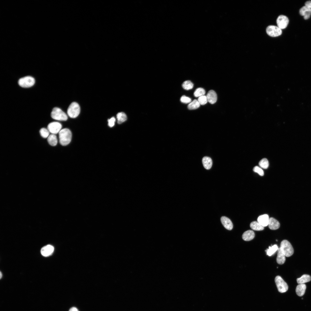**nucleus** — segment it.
<instances>
[{"instance_id": "nucleus-33", "label": "nucleus", "mask_w": 311, "mask_h": 311, "mask_svg": "<svg viewBox=\"0 0 311 311\" xmlns=\"http://www.w3.org/2000/svg\"><path fill=\"white\" fill-rule=\"evenodd\" d=\"M115 119L114 117H112L108 119V126L110 127H113L115 124Z\"/></svg>"}, {"instance_id": "nucleus-21", "label": "nucleus", "mask_w": 311, "mask_h": 311, "mask_svg": "<svg viewBox=\"0 0 311 311\" xmlns=\"http://www.w3.org/2000/svg\"><path fill=\"white\" fill-rule=\"evenodd\" d=\"M311 280V278L309 275L304 274L301 276V277L297 278V281L298 284H304L305 283L310 281Z\"/></svg>"}, {"instance_id": "nucleus-27", "label": "nucleus", "mask_w": 311, "mask_h": 311, "mask_svg": "<svg viewBox=\"0 0 311 311\" xmlns=\"http://www.w3.org/2000/svg\"><path fill=\"white\" fill-rule=\"evenodd\" d=\"M205 94V91L203 88H199L196 89L194 93V95L195 97H199L204 96Z\"/></svg>"}, {"instance_id": "nucleus-23", "label": "nucleus", "mask_w": 311, "mask_h": 311, "mask_svg": "<svg viewBox=\"0 0 311 311\" xmlns=\"http://www.w3.org/2000/svg\"><path fill=\"white\" fill-rule=\"evenodd\" d=\"M116 117L118 124H121L125 122L127 119V117L126 114L123 112L118 113L116 115Z\"/></svg>"}, {"instance_id": "nucleus-10", "label": "nucleus", "mask_w": 311, "mask_h": 311, "mask_svg": "<svg viewBox=\"0 0 311 311\" xmlns=\"http://www.w3.org/2000/svg\"><path fill=\"white\" fill-rule=\"evenodd\" d=\"M54 249V247L52 246L47 245L41 249V253L43 256L45 257H48L52 254Z\"/></svg>"}, {"instance_id": "nucleus-11", "label": "nucleus", "mask_w": 311, "mask_h": 311, "mask_svg": "<svg viewBox=\"0 0 311 311\" xmlns=\"http://www.w3.org/2000/svg\"><path fill=\"white\" fill-rule=\"evenodd\" d=\"M300 14L304 17L305 20L309 18L311 15V9L305 5L302 7L300 9Z\"/></svg>"}, {"instance_id": "nucleus-34", "label": "nucleus", "mask_w": 311, "mask_h": 311, "mask_svg": "<svg viewBox=\"0 0 311 311\" xmlns=\"http://www.w3.org/2000/svg\"><path fill=\"white\" fill-rule=\"evenodd\" d=\"M305 5L309 7L311 9V0L306 2L305 3Z\"/></svg>"}, {"instance_id": "nucleus-36", "label": "nucleus", "mask_w": 311, "mask_h": 311, "mask_svg": "<svg viewBox=\"0 0 311 311\" xmlns=\"http://www.w3.org/2000/svg\"><path fill=\"white\" fill-rule=\"evenodd\" d=\"M2 274L1 272H0V279L2 277Z\"/></svg>"}, {"instance_id": "nucleus-13", "label": "nucleus", "mask_w": 311, "mask_h": 311, "mask_svg": "<svg viewBox=\"0 0 311 311\" xmlns=\"http://www.w3.org/2000/svg\"><path fill=\"white\" fill-rule=\"evenodd\" d=\"M269 218L267 214H264L260 215L257 219V221L262 226L266 227L268 226Z\"/></svg>"}, {"instance_id": "nucleus-18", "label": "nucleus", "mask_w": 311, "mask_h": 311, "mask_svg": "<svg viewBox=\"0 0 311 311\" xmlns=\"http://www.w3.org/2000/svg\"><path fill=\"white\" fill-rule=\"evenodd\" d=\"M202 163L204 168L207 170L210 169L212 165V160L208 157H204L202 159Z\"/></svg>"}, {"instance_id": "nucleus-31", "label": "nucleus", "mask_w": 311, "mask_h": 311, "mask_svg": "<svg viewBox=\"0 0 311 311\" xmlns=\"http://www.w3.org/2000/svg\"><path fill=\"white\" fill-rule=\"evenodd\" d=\"M180 101L182 103L187 104L191 103V100L190 98L183 95L181 98Z\"/></svg>"}, {"instance_id": "nucleus-2", "label": "nucleus", "mask_w": 311, "mask_h": 311, "mask_svg": "<svg viewBox=\"0 0 311 311\" xmlns=\"http://www.w3.org/2000/svg\"><path fill=\"white\" fill-rule=\"evenodd\" d=\"M51 115L53 119L57 120L65 121L68 119L66 113L60 108L57 107H55L52 109Z\"/></svg>"}, {"instance_id": "nucleus-28", "label": "nucleus", "mask_w": 311, "mask_h": 311, "mask_svg": "<svg viewBox=\"0 0 311 311\" xmlns=\"http://www.w3.org/2000/svg\"><path fill=\"white\" fill-rule=\"evenodd\" d=\"M259 166L264 169H267L269 166V163L268 160L266 158L262 159L259 162Z\"/></svg>"}, {"instance_id": "nucleus-16", "label": "nucleus", "mask_w": 311, "mask_h": 311, "mask_svg": "<svg viewBox=\"0 0 311 311\" xmlns=\"http://www.w3.org/2000/svg\"><path fill=\"white\" fill-rule=\"evenodd\" d=\"M255 236L254 232L251 230L244 232L242 236L243 239L245 241H249L254 238Z\"/></svg>"}, {"instance_id": "nucleus-14", "label": "nucleus", "mask_w": 311, "mask_h": 311, "mask_svg": "<svg viewBox=\"0 0 311 311\" xmlns=\"http://www.w3.org/2000/svg\"><path fill=\"white\" fill-rule=\"evenodd\" d=\"M221 220L222 224L226 229L229 230L232 229L233 224L229 218L225 216H223L221 218Z\"/></svg>"}, {"instance_id": "nucleus-20", "label": "nucleus", "mask_w": 311, "mask_h": 311, "mask_svg": "<svg viewBox=\"0 0 311 311\" xmlns=\"http://www.w3.org/2000/svg\"><path fill=\"white\" fill-rule=\"evenodd\" d=\"M47 141L51 146H54L56 145L58 143V139L55 134H50L47 138Z\"/></svg>"}, {"instance_id": "nucleus-8", "label": "nucleus", "mask_w": 311, "mask_h": 311, "mask_svg": "<svg viewBox=\"0 0 311 311\" xmlns=\"http://www.w3.org/2000/svg\"><path fill=\"white\" fill-rule=\"evenodd\" d=\"M61 124L58 122H52L49 124L47 126V129L52 134H56L58 133L62 129Z\"/></svg>"}, {"instance_id": "nucleus-9", "label": "nucleus", "mask_w": 311, "mask_h": 311, "mask_svg": "<svg viewBox=\"0 0 311 311\" xmlns=\"http://www.w3.org/2000/svg\"><path fill=\"white\" fill-rule=\"evenodd\" d=\"M289 22L288 18L285 16H279L276 20V23L278 26L281 29H285L287 27Z\"/></svg>"}, {"instance_id": "nucleus-22", "label": "nucleus", "mask_w": 311, "mask_h": 311, "mask_svg": "<svg viewBox=\"0 0 311 311\" xmlns=\"http://www.w3.org/2000/svg\"><path fill=\"white\" fill-rule=\"evenodd\" d=\"M278 248L276 244H274L271 246H269V248L265 250L267 255L270 256L277 251Z\"/></svg>"}, {"instance_id": "nucleus-12", "label": "nucleus", "mask_w": 311, "mask_h": 311, "mask_svg": "<svg viewBox=\"0 0 311 311\" xmlns=\"http://www.w3.org/2000/svg\"><path fill=\"white\" fill-rule=\"evenodd\" d=\"M206 97L208 102L211 104H213L217 101V96L216 92L213 90H209L208 92Z\"/></svg>"}, {"instance_id": "nucleus-25", "label": "nucleus", "mask_w": 311, "mask_h": 311, "mask_svg": "<svg viewBox=\"0 0 311 311\" xmlns=\"http://www.w3.org/2000/svg\"><path fill=\"white\" fill-rule=\"evenodd\" d=\"M200 105V104L198 101L194 99L188 105L187 107L189 110L195 109L198 108Z\"/></svg>"}, {"instance_id": "nucleus-29", "label": "nucleus", "mask_w": 311, "mask_h": 311, "mask_svg": "<svg viewBox=\"0 0 311 311\" xmlns=\"http://www.w3.org/2000/svg\"><path fill=\"white\" fill-rule=\"evenodd\" d=\"M39 133L41 136L44 138H48L49 136L50 132L48 129L43 128L40 129Z\"/></svg>"}, {"instance_id": "nucleus-19", "label": "nucleus", "mask_w": 311, "mask_h": 311, "mask_svg": "<svg viewBox=\"0 0 311 311\" xmlns=\"http://www.w3.org/2000/svg\"><path fill=\"white\" fill-rule=\"evenodd\" d=\"M306 289V286L305 284H299L296 288L297 294L299 296H302L305 293Z\"/></svg>"}, {"instance_id": "nucleus-6", "label": "nucleus", "mask_w": 311, "mask_h": 311, "mask_svg": "<svg viewBox=\"0 0 311 311\" xmlns=\"http://www.w3.org/2000/svg\"><path fill=\"white\" fill-rule=\"evenodd\" d=\"M275 281L278 290L280 292L283 293L287 291L288 288V285L281 276H276L275 278Z\"/></svg>"}, {"instance_id": "nucleus-32", "label": "nucleus", "mask_w": 311, "mask_h": 311, "mask_svg": "<svg viewBox=\"0 0 311 311\" xmlns=\"http://www.w3.org/2000/svg\"><path fill=\"white\" fill-rule=\"evenodd\" d=\"M253 171L257 173L261 176H263L264 175V172L263 170L257 166H255L254 167Z\"/></svg>"}, {"instance_id": "nucleus-17", "label": "nucleus", "mask_w": 311, "mask_h": 311, "mask_svg": "<svg viewBox=\"0 0 311 311\" xmlns=\"http://www.w3.org/2000/svg\"><path fill=\"white\" fill-rule=\"evenodd\" d=\"M285 257L280 247L277 250V255L276 257L277 263L280 265L284 264L286 260Z\"/></svg>"}, {"instance_id": "nucleus-4", "label": "nucleus", "mask_w": 311, "mask_h": 311, "mask_svg": "<svg viewBox=\"0 0 311 311\" xmlns=\"http://www.w3.org/2000/svg\"><path fill=\"white\" fill-rule=\"evenodd\" d=\"M80 106L77 103L73 102L69 107L67 111L68 116L72 118L77 117L80 113Z\"/></svg>"}, {"instance_id": "nucleus-15", "label": "nucleus", "mask_w": 311, "mask_h": 311, "mask_svg": "<svg viewBox=\"0 0 311 311\" xmlns=\"http://www.w3.org/2000/svg\"><path fill=\"white\" fill-rule=\"evenodd\" d=\"M268 226L269 228L272 230H276L279 228L280 224L279 222L273 217L269 218Z\"/></svg>"}, {"instance_id": "nucleus-1", "label": "nucleus", "mask_w": 311, "mask_h": 311, "mask_svg": "<svg viewBox=\"0 0 311 311\" xmlns=\"http://www.w3.org/2000/svg\"><path fill=\"white\" fill-rule=\"evenodd\" d=\"M59 142L62 146H66L70 142L72 133L69 129L67 128L62 129L58 133Z\"/></svg>"}, {"instance_id": "nucleus-5", "label": "nucleus", "mask_w": 311, "mask_h": 311, "mask_svg": "<svg viewBox=\"0 0 311 311\" xmlns=\"http://www.w3.org/2000/svg\"><path fill=\"white\" fill-rule=\"evenodd\" d=\"M34 78L31 76H26L20 78L18 81L19 85L23 88H27L33 86L35 83Z\"/></svg>"}, {"instance_id": "nucleus-3", "label": "nucleus", "mask_w": 311, "mask_h": 311, "mask_svg": "<svg viewBox=\"0 0 311 311\" xmlns=\"http://www.w3.org/2000/svg\"><path fill=\"white\" fill-rule=\"evenodd\" d=\"M280 248L286 257L291 256L294 253V250L292 245L287 240H283L281 242Z\"/></svg>"}, {"instance_id": "nucleus-35", "label": "nucleus", "mask_w": 311, "mask_h": 311, "mask_svg": "<svg viewBox=\"0 0 311 311\" xmlns=\"http://www.w3.org/2000/svg\"><path fill=\"white\" fill-rule=\"evenodd\" d=\"M69 311H79L77 308L75 307H73L71 308Z\"/></svg>"}, {"instance_id": "nucleus-24", "label": "nucleus", "mask_w": 311, "mask_h": 311, "mask_svg": "<svg viewBox=\"0 0 311 311\" xmlns=\"http://www.w3.org/2000/svg\"><path fill=\"white\" fill-rule=\"evenodd\" d=\"M250 227L252 230L256 231L262 230L264 229V227L257 221H253L251 223Z\"/></svg>"}, {"instance_id": "nucleus-30", "label": "nucleus", "mask_w": 311, "mask_h": 311, "mask_svg": "<svg viewBox=\"0 0 311 311\" xmlns=\"http://www.w3.org/2000/svg\"><path fill=\"white\" fill-rule=\"evenodd\" d=\"M198 100L200 105H205L208 102L206 96L205 95L199 97Z\"/></svg>"}, {"instance_id": "nucleus-7", "label": "nucleus", "mask_w": 311, "mask_h": 311, "mask_svg": "<svg viewBox=\"0 0 311 311\" xmlns=\"http://www.w3.org/2000/svg\"><path fill=\"white\" fill-rule=\"evenodd\" d=\"M267 33L272 37H276L281 35L282 31L278 26L274 25H269L266 29Z\"/></svg>"}, {"instance_id": "nucleus-26", "label": "nucleus", "mask_w": 311, "mask_h": 311, "mask_svg": "<svg viewBox=\"0 0 311 311\" xmlns=\"http://www.w3.org/2000/svg\"><path fill=\"white\" fill-rule=\"evenodd\" d=\"M183 88L186 90L192 89L194 86L193 83L189 80H187L184 81L182 84Z\"/></svg>"}]
</instances>
